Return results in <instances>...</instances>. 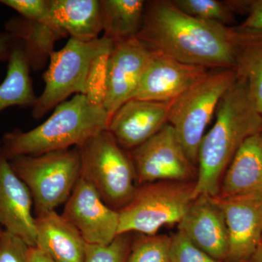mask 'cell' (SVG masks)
<instances>
[{
    "label": "cell",
    "mask_w": 262,
    "mask_h": 262,
    "mask_svg": "<svg viewBox=\"0 0 262 262\" xmlns=\"http://www.w3.org/2000/svg\"><path fill=\"white\" fill-rule=\"evenodd\" d=\"M136 37L149 51L187 64L234 69L244 38L238 27L193 18L171 1L146 3Z\"/></svg>",
    "instance_id": "1"
},
{
    "label": "cell",
    "mask_w": 262,
    "mask_h": 262,
    "mask_svg": "<svg viewBox=\"0 0 262 262\" xmlns=\"http://www.w3.org/2000/svg\"><path fill=\"white\" fill-rule=\"evenodd\" d=\"M215 114L214 124L198 150L194 198L219 195L224 174L237 150L248 138L261 130L262 116L238 77L221 100Z\"/></svg>",
    "instance_id": "2"
},
{
    "label": "cell",
    "mask_w": 262,
    "mask_h": 262,
    "mask_svg": "<svg viewBox=\"0 0 262 262\" xmlns=\"http://www.w3.org/2000/svg\"><path fill=\"white\" fill-rule=\"evenodd\" d=\"M110 117L103 106L90 103L77 94L54 108L39 126L28 131L7 132L2 138L0 152L8 160L37 156L82 145L91 137L107 130Z\"/></svg>",
    "instance_id": "3"
},
{
    "label": "cell",
    "mask_w": 262,
    "mask_h": 262,
    "mask_svg": "<svg viewBox=\"0 0 262 262\" xmlns=\"http://www.w3.org/2000/svg\"><path fill=\"white\" fill-rule=\"evenodd\" d=\"M77 148L81 178L95 188L105 204L120 211L131 201L138 187L128 152L108 130L93 136Z\"/></svg>",
    "instance_id": "4"
},
{
    "label": "cell",
    "mask_w": 262,
    "mask_h": 262,
    "mask_svg": "<svg viewBox=\"0 0 262 262\" xmlns=\"http://www.w3.org/2000/svg\"><path fill=\"white\" fill-rule=\"evenodd\" d=\"M237 80L234 69H217L170 102L168 123L173 127L183 149L193 165L206 130L221 100Z\"/></svg>",
    "instance_id": "5"
},
{
    "label": "cell",
    "mask_w": 262,
    "mask_h": 262,
    "mask_svg": "<svg viewBox=\"0 0 262 262\" xmlns=\"http://www.w3.org/2000/svg\"><path fill=\"white\" fill-rule=\"evenodd\" d=\"M9 161L13 171L32 194L36 215L55 211L68 201L80 178L77 147L37 156L15 157Z\"/></svg>",
    "instance_id": "6"
},
{
    "label": "cell",
    "mask_w": 262,
    "mask_h": 262,
    "mask_svg": "<svg viewBox=\"0 0 262 262\" xmlns=\"http://www.w3.org/2000/svg\"><path fill=\"white\" fill-rule=\"evenodd\" d=\"M195 182H160L138 186L118 211L119 234L155 235L165 225L179 224L194 198Z\"/></svg>",
    "instance_id": "7"
},
{
    "label": "cell",
    "mask_w": 262,
    "mask_h": 262,
    "mask_svg": "<svg viewBox=\"0 0 262 262\" xmlns=\"http://www.w3.org/2000/svg\"><path fill=\"white\" fill-rule=\"evenodd\" d=\"M113 46V41L103 36L87 42L70 39L64 47L53 52L42 77L44 90L32 107V117L42 118L72 95H84L93 61L101 53L111 51Z\"/></svg>",
    "instance_id": "8"
},
{
    "label": "cell",
    "mask_w": 262,
    "mask_h": 262,
    "mask_svg": "<svg viewBox=\"0 0 262 262\" xmlns=\"http://www.w3.org/2000/svg\"><path fill=\"white\" fill-rule=\"evenodd\" d=\"M127 152L135 169L137 186L196 181V166L187 158L173 127L169 123L149 140Z\"/></svg>",
    "instance_id": "9"
},
{
    "label": "cell",
    "mask_w": 262,
    "mask_h": 262,
    "mask_svg": "<svg viewBox=\"0 0 262 262\" xmlns=\"http://www.w3.org/2000/svg\"><path fill=\"white\" fill-rule=\"evenodd\" d=\"M61 215L79 231L87 244L105 246L118 235V211L105 204L95 188L81 177Z\"/></svg>",
    "instance_id": "10"
},
{
    "label": "cell",
    "mask_w": 262,
    "mask_h": 262,
    "mask_svg": "<svg viewBox=\"0 0 262 262\" xmlns=\"http://www.w3.org/2000/svg\"><path fill=\"white\" fill-rule=\"evenodd\" d=\"M154 53L137 37L113 42L108 65L107 94L103 107L110 118L134 98Z\"/></svg>",
    "instance_id": "11"
},
{
    "label": "cell",
    "mask_w": 262,
    "mask_h": 262,
    "mask_svg": "<svg viewBox=\"0 0 262 262\" xmlns=\"http://www.w3.org/2000/svg\"><path fill=\"white\" fill-rule=\"evenodd\" d=\"M227 225V261L247 262L261 244L262 194L213 198Z\"/></svg>",
    "instance_id": "12"
},
{
    "label": "cell",
    "mask_w": 262,
    "mask_h": 262,
    "mask_svg": "<svg viewBox=\"0 0 262 262\" xmlns=\"http://www.w3.org/2000/svg\"><path fill=\"white\" fill-rule=\"evenodd\" d=\"M208 72L154 53L132 99L171 102Z\"/></svg>",
    "instance_id": "13"
},
{
    "label": "cell",
    "mask_w": 262,
    "mask_h": 262,
    "mask_svg": "<svg viewBox=\"0 0 262 262\" xmlns=\"http://www.w3.org/2000/svg\"><path fill=\"white\" fill-rule=\"evenodd\" d=\"M170 102L130 99L113 114L108 130L122 149H136L168 123Z\"/></svg>",
    "instance_id": "14"
},
{
    "label": "cell",
    "mask_w": 262,
    "mask_h": 262,
    "mask_svg": "<svg viewBox=\"0 0 262 262\" xmlns=\"http://www.w3.org/2000/svg\"><path fill=\"white\" fill-rule=\"evenodd\" d=\"M33 206L28 187L13 171L9 160L0 152V226L28 247L36 246L37 239Z\"/></svg>",
    "instance_id": "15"
},
{
    "label": "cell",
    "mask_w": 262,
    "mask_h": 262,
    "mask_svg": "<svg viewBox=\"0 0 262 262\" xmlns=\"http://www.w3.org/2000/svg\"><path fill=\"white\" fill-rule=\"evenodd\" d=\"M179 229L212 257L227 261L228 232L223 213L213 198H196L179 222Z\"/></svg>",
    "instance_id": "16"
},
{
    "label": "cell",
    "mask_w": 262,
    "mask_h": 262,
    "mask_svg": "<svg viewBox=\"0 0 262 262\" xmlns=\"http://www.w3.org/2000/svg\"><path fill=\"white\" fill-rule=\"evenodd\" d=\"M36 247L54 262H84L87 243L56 211L36 215Z\"/></svg>",
    "instance_id": "17"
},
{
    "label": "cell",
    "mask_w": 262,
    "mask_h": 262,
    "mask_svg": "<svg viewBox=\"0 0 262 262\" xmlns=\"http://www.w3.org/2000/svg\"><path fill=\"white\" fill-rule=\"evenodd\" d=\"M262 194V134L250 136L226 170L217 196Z\"/></svg>",
    "instance_id": "18"
},
{
    "label": "cell",
    "mask_w": 262,
    "mask_h": 262,
    "mask_svg": "<svg viewBox=\"0 0 262 262\" xmlns=\"http://www.w3.org/2000/svg\"><path fill=\"white\" fill-rule=\"evenodd\" d=\"M5 29L18 42L30 70L35 71L48 63L57 41L67 37L49 15L42 20L13 17L6 22Z\"/></svg>",
    "instance_id": "19"
},
{
    "label": "cell",
    "mask_w": 262,
    "mask_h": 262,
    "mask_svg": "<svg viewBox=\"0 0 262 262\" xmlns=\"http://www.w3.org/2000/svg\"><path fill=\"white\" fill-rule=\"evenodd\" d=\"M49 17L67 37L80 42L98 39L103 32L98 0H50Z\"/></svg>",
    "instance_id": "20"
},
{
    "label": "cell",
    "mask_w": 262,
    "mask_h": 262,
    "mask_svg": "<svg viewBox=\"0 0 262 262\" xmlns=\"http://www.w3.org/2000/svg\"><path fill=\"white\" fill-rule=\"evenodd\" d=\"M146 3L143 0H100L103 37L113 42L136 37Z\"/></svg>",
    "instance_id": "21"
},
{
    "label": "cell",
    "mask_w": 262,
    "mask_h": 262,
    "mask_svg": "<svg viewBox=\"0 0 262 262\" xmlns=\"http://www.w3.org/2000/svg\"><path fill=\"white\" fill-rule=\"evenodd\" d=\"M241 29L245 35L234 70L237 77L244 81L250 98L262 116V32Z\"/></svg>",
    "instance_id": "22"
},
{
    "label": "cell",
    "mask_w": 262,
    "mask_h": 262,
    "mask_svg": "<svg viewBox=\"0 0 262 262\" xmlns=\"http://www.w3.org/2000/svg\"><path fill=\"white\" fill-rule=\"evenodd\" d=\"M37 97L30 68L18 45L10 55L6 76L0 84V113L12 106L32 107Z\"/></svg>",
    "instance_id": "23"
},
{
    "label": "cell",
    "mask_w": 262,
    "mask_h": 262,
    "mask_svg": "<svg viewBox=\"0 0 262 262\" xmlns=\"http://www.w3.org/2000/svg\"><path fill=\"white\" fill-rule=\"evenodd\" d=\"M181 11L193 18L227 26L234 21V11L228 2L219 0H173Z\"/></svg>",
    "instance_id": "24"
},
{
    "label": "cell",
    "mask_w": 262,
    "mask_h": 262,
    "mask_svg": "<svg viewBox=\"0 0 262 262\" xmlns=\"http://www.w3.org/2000/svg\"><path fill=\"white\" fill-rule=\"evenodd\" d=\"M170 237L145 235L133 239L130 252L125 262H170Z\"/></svg>",
    "instance_id": "25"
},
{
    "label": "cell",
    "mask_w": 262,
    "mask_h": 262,
    "mask_svg": "<svg viewBox=\"0 0 262 262\" xmlns=\"http://www.w3.org/2000/svg\"><path fill=\"white\" fill-rule=\"evenodd\" d=\"M111 51L101 53L95 58L86 79L84 96L90 103L96 106H103L106 99L108 59Z\"/></svg>",
    "instance_id": "26"
},
{
    "label": "cell",
    "mask_w": 262,
    "mask_h": 262,
    "mask_svg": "<svg viewBox=\"0 0 262 262\" xmlns=\"http://www.w3.org/2000/svg\"><path fill=\"white\" fill-rule=\"evenodd\" d=\"M130 233L119 234L108 245L87 244L84 262H125L133 239Z\"/></svg>",
    "instance_id": "27"
},
{
    "label": "cell",
    "mask_w": 262,
    "mask_h": 262,
    "mask_svg": "<svg viewBox=\"0 0 262 262\" xmlns=\"http://www.w3.org/2000/svg\"><path fill=\"white\" fill-rule=\"evenodd\" d=\"M169 259L170 262H222L205 252L179 229L170 237Z\"/></svg>",
    "instance_id": "28"
},
{
    "label": "cell",
    "mask_w": 262,
    "mask_h": 262,
    "mask_svg": "<svg viewBox=\"0 0 262 262\" xmlns=\"http://www.w3.org/2000/svg\"><path fill=\"white\" fill-rule=\"evenodd\" d=\"M0 4L15 10L28 20H45L49 15L50 0H0Z\"/></svg>",
    "instance_id": "29"
},
{
    "label": "cell",
    "mask_w": 262,
    "mask_h": 262,
    "mask_svg": "<svg viewBox=\"0 0 262 262\" xmlns=\"http://www.w3.org/2000/svg\"><path fill=\"white\" fill-rule=\"evenodd\" d=\"M27 248L22 239L5 231L0 241V262H27Z\"/></svg>",
    "instance_id": "30"
},
{
    "label": "cell",
    "mask_w": 262,
    "mask_h": 262,
    "mask_svg": "<svg viewBox=\"0 0 262 262\" xmlns=\"http://www.w3.org/2000/svg\"><path fill=\"white\" fill-rule=\"evenodd\" d=\"M236 11L247 14L239 28L262 32V0L234 1Z\"/></svg>",
    "instance_id": "31"
},
{
    "label": "cell",
    "mask_w": 262,
    "mask_h": 262,
    "mask_svg": "<svg viewBox=\"0 0 262 262\" xmlns=\"http://www.w3.org/2000/svg\"><path fill=\"white\" fill-rule=\"evenodd\" d=\"M18 46L14 38L7 32L0 33V63L8 62L12 52Z\"/></svg>",
    "instance_id": "32"
},
{
    "label": "cell",
    "mask_w": 262,
    "mask_h": 262,
    "mask_svg": "<svg viewBox=\"0 0 262 262\" xmlns=\"http://www.w3.org/2000/svg\"><path fill=\"white\" fill-rule=\"evenodd\" d=\"M27 262H54L36 246L27 248Z\"/></svg>",
    "instance_id": "33"
},
{
    "label": "cell",
    "mask_w": 262,
    "mask_h": 262,
    "mask_svg": "<svg viewBox=\"0 0 262 262\" xmlns=\"http://www.w3.org/2000/svg\"><path fill=\"white\" fill-rule=\"evenodd\" d=\"M247 262H262V246L260 245L259 247L256 250V252L253 253L252 256L249 258Z\"/></svg>",
    "instance_id": "34"
},
{
    "label": "cell",
    "mask_w": 262,
    "mask_h": 262,
    "mask_svg": "<svg viewBox=\"0 0 262 262\" xmlns=\"http://www.w3.org/2000/svg\"><path fill=\"white\" fill-rule=\"evenodd\" d=\"M5 230L3 229V227L0 226V241H1L2 237H3V234L4 233Z\"/></svg>",
    "instance_id": "35"
},
{
    "label": "cell",
    "mask_w": 262,
    "mask_h": 262,
    "mask_svg": "<svg viewBox=\"0 0 262 262\" xmlns=\"http://www.w3.org/2000/svg\"><path fill=\"white\" fill-rule=\"evenodd\" d=\"M261 246H262V237H261Z\"/></svg>",
    "instance_id": "36"
},
{
    "label": "cell",
    "mask_w": 262,
    "mask_h": 262,
    "mask_svg": "<svg viewBox=\"0 0 262 262\" xmlns=\"http://www.w3.org/2000/svg\"><path fill=\"white\" fill-rule=\"evenodd\" d=\"M261 134H262V127H261Z\"/></svg>",
    "instance_id": "37"
}]
</instances>
